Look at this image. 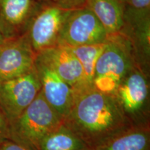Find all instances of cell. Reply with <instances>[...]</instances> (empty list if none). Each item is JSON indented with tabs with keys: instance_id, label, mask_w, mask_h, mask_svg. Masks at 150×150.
<instances>
[{
	"instance_id": "cell-22",
	"label": "cell",
	"mask_w": 150,
	"mask_h": 150,
	"mask_svg": "<svg viewBox=\"0 0 150 150\" xmlns=\"http://www.w3.org/2000/svg\"><path fill=\"white\" fill-rule=\"evenodd\" d=\"M45 1H48V2H51V3H54V4H56L58 0H45Z\"/></svg>"
},
{
	"instance_id": "cell-17",
	"label": "cell",
	"mask_w": 150,
	"mask_h": 150,
	"mask_svg": "<svg viewBox=\"0 0 150 150\" xmlns=\"http://www.w3.org/2000/svg\"><path fill=\"white\" fill-rule=\"evenodd\" d=\"M124 10L150 12V0H122Z\"/></svg>"
},
{
	"instance_id": "cell-2",
	"label": "cell",
	"mask_w": 150,
	"mask_h": 150,
	"mask_svg": "<svg viewBox=\"0 0 150 150\" xmlns=\"http://www.w3.org/2000/svg\"><path fill=\"white\" fill-rule=\"evenodd\" d=\"M134 66L129 39L121 32L108 35L95 65L93 87L102 93L115 95L121 81Z\"/></svg>"
},
{
	"instance_id": "cell-9",
	"label": "cell",
	"mask_w": 150,
	"mask_h": 150,
	"mask_svg": "<svg viewBox=\"0 0 150 150\" xmlns=\"http://www.w3.org/2000/svg\"><path fill=\"white\" fill-rule=\"evenodd\" d=\"M36 54L26 34L0 45V82L18 77L35 68Z\"/></svg>"
},
{
	"instance_id": "cell-5",
	"label": "cell",
	"mask_w": 150,
	"mask_h": 150,
	"mask_svg": "<svg viewBox=\"0 0 150 150\" xmlns=\"http://www.w3.org/2000/svg\"><path fill=\"white\" fill-rule=\"evenodd\" d=\"M148 79L134 66L122 81L115 94L124 114L133 125L148 123Z\"/></svg>"
},
{
	"instance_id": "cell-6",
	"label": "cell",
	"mask_w": 150,
	"mask_h": 150,
	"mask_svg": "<svg viewBox=\"0 0 150 150\" xmlns=\"http://www.w3.org/2000/svg\"><path fill=\"white\" fill-rule=\"evenodd\" d=\"M40 90L35 68L27 74L0 82V110L8 124L29 106Z\"/></svg>"
},
{
	"instance_id": "cell-13",
	"label": "cell",
	"mask_w": 150,
	"mask_h": 150,
	"mask_svg": "<svg viewBox=\"0 0 150 150\" xmlns=\"http://www.w3.org/2000/svg\"><path fill=\"white\" fill-rule=\"evenodd\" d=\"M149 124L133 125L94 150H149Z\"/></svg>"
},
{
	"instance_id": "cell-19",
	"label": "cell",
	"mask_w": 150,
	"mask_h": 150,
	"mask_svg": "<svg viewBox=\"0 0 150 150\" xmlns=\"http://www.w3.org/2000/svg\"><path fill=\"white\" fill-rule=\"evenodd\" d=\"M8 139H10L8 123L0 110V144Z\"/></svg>"
},
{
	"instance_id": "cell-16",
	"label": "cell",
	"mask_w": 150,
	"mask_h": 150,
	"mask_svg": "<svg viewBox=\"0 0 150 150\" xmlns=\"http://www.w3.org/2000/svg\"><path fill=\"white\" fill-rule=\"evenodd\" d=\"M106 45V41L102 43L87 45L70 47L79 61L83 71L86 82L89 86L93 87V81L95 65L99 56Z\"/></svg>"
},
{
	"instance_id": "cell-23",
	"label": "cell",
	"mask_w": 150,
	"mask_h": 150,
	"mask_svg": "<svg viewBox=\"0 0 150 150\" xmlns=\"http://www.w3.org/2000/svg\"><path fill=\"white\" fill-rule=\"evenodd\" d=\"M83 150H94V149H91V148H90V147H86V148H85V149H83Z\"/></svg>"
},
{
	"instance_id": "cell-14",
	"label": "cell",
	"mask_w": 150,
	"mask_h": 150,
	"mask_svg": "<svg viewBox=\"0 0 150 150\" xmlns=\"http://www.w3.org/2000/svg\"><path fill=\"white\" fill-rule=\"evenodd\" d=\"M86 6L96 16L108 35L121 31L124 24L122 0H87Z\"/></svg>"
},
{
	"instance_id": "cell-20",
	"label": "cell",
	"mask_w": 150,
	"mask_h": 150,
	"mask_svg": "<svg viewBox=\"0 0 150 150\" xmlns=\"http://www.w3.org/2000/svg\"><path fill=\"white\" fill-rule=\"evenodd\" d=\"M0 150H30L22 145L8 139L0 144Z\"/></svg>"
},
{
	"instance_id": "cell-21",
	"label": "cell",
	"mask_w": 150,
	"mask_h": 150,
	"mask_svg": "<svg viewBox=\"0 0 150 150\" xmlns=\"http://www.w3.org/2000/svg\"><path fill=\"white\" fill-rule=\"evenodd\" d=\"M4 38L3 35H2V33H1V29H0V45H1L2 43L4 42Z\"/></svg>"
},
{
	"instance_id": "cell-8",
	"label": "cell",
	"mask_w": 150,
	"mask_h": 150,
	"mask_svg": "<svg viewBox=\"0 0 150 150\" xmlns=\"http://www.w3.org/2000/svg\"><path fill=\"white\" fill-rule=\"evenodd\" d=\"M120 32L130 41L136 66L149 77L150 12L124 10V24Z\"/></svg>"
},
{
	"instance_id": "cell-1",
	"label": "cell",
	"mask_w": 150,
	"mask_h": 150,
	"mask_svg": "<svg viewBox=\"0 0 150 150\" xmlns=\"http://www.w3.org/2000/svg\"><path fill=\"white\" fill-rule=\"evenodd\" d=\"M63 124L93 149L133 125L115 95L94 87L75 92L74 104Z\"/></svg>"
},
{
	"instance_id": "cell-15",
	"label": "cell",
	"mask_w": 150,
	"mask_h": 150,
	"mask_svg": "<svg viewBox=\"0 0 150 150\" xmlns=\"http://www.w3.org/2000/svg\"><path fill=\"white\" fill-rule=\"evenodd\" d=\"M86 147H88L63 123L43 138L38 150H83Z\"/></svg>"
},
{
	"instance_id": "cell-11",
	"label": "cell",
	"mask_w": 150,
	"mask_h": 150,
	"mask_svg": "<svg viewBox=\"0 0 150 150\" xmlns=\"http://www.w3.org/2000/svg\"><path fill=\"white\" fill-rule=\"evenodd\" d=\"M35 70L40 83L41 93L47 103L62 117L70 111L75 99L74 91L54 69L36 55Z\"/></svg>"
},
{
	"instance_id": "cell-4",
	"label": "cell",
	"mask_w": 150,
	"mask_h": 150,
	"mask_svg": "<svg viewBox=\"0 0 150 150\" xmlns=\"http://www.w3.org/2000/svg\"><path fill=\"white\" fill-rule=\"evenodd\" d=\"M108 34L93 13L86 6L70 10L58 40V45L69 47L102 43Z\"/></svg>"
},
{
	"instance_id": "cell-7",
	"label": "cell",
	"mask_w": 150,
	"mask_h": 150,
	"mask_svg": "<svg viewBox=\"0 0 150 150\" xmlns=\"http://www.w3.org/2000/svg\"><path fill=\"white\" fill-rule=\"evenodd\" d=\"M69 11L47 2L37 13L25 33L36 55L58 45L60 32Z\"/></svg>"
},
{
	"instance_id": "cell-18",
	"label": "cell",
	"mask_w": 150,
	"mask_h": 150,
	"mask_svg": "<svg viewBox=\"0 0 150 150\" xmlns=\"http://www.w3.org/2000/svg\"><path fill=\"white\" fill-rule=\"evenodd\" d=\"M87 0H58L55 4L65 10L82 8L86 6Z\"/></svg>"
},
{
	"instance_id": "cell-10",
	"label": "cell",
	"mask_w": 150,
	"mask_h": 150,
	"mask_svg": "<svg viewBox=\"0 0 150 150\" xmlns=\"http://www.w3.org/2000/svg\"><path fill=\"white\" fill-rule=\"evenodd\" d=\"M47 2L45 0H0V29L4 40L25 34L31 20Z\"/></svg>"
},
{
	"instance_id": "cell-12",
	"label": "cell",
	"mask_w": 150,
	"mask_h": 150,
	"mask_svg": "<svg viewBox=\"0 0 150 150\" xmlns=\"http://www.w3.org/2000/svg\"><path fill=\"white\" fill-rule=\"evenodd\" d=\"M72 88L75 92L92 87L88 85L79 61L69 47L57 45L37 54Z\"/></svg>"
},
{
	"instance_id": "cell-3",
	"label": "cell",
	"mask_w": 150,
	"mask_h": 150,
	"mask_svg": "<svg viewBox=\"0 0 150 150\" xmlns=\"http://www.w3.org/2000/svg\"><path fill=\"white\" fill-rule=\"evenodd\" d=\"M63 123V118L48 104L41 91L29 106L8 124L10 139L38 150L43 138Z\"/></svg>"
}]
</instances>
